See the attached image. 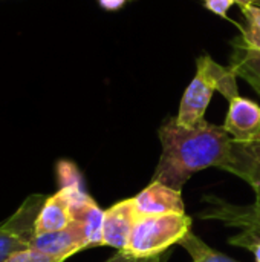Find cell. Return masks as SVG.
Here are the masks:
<instances>
[{
	"mask_svg": "<svg viewBox=\"0 0 260 262\" xmlns=\"http://www.w3.org/2000/svg\"><path fill=\"white\" fill-rule=\"evenodd\" d=\"M205 203L208 207L201 213V216L207 220H218L225 223L228 227L238 229V233L230 239V243L253 252L260 243V209H257V206H233L216 196H207Z\"/></svg>",
	"mask_w": 260,
	"mask_h": 262,
	"instance_id": "cell-4",
	"label": "cell"
},
{
	"mask_svg": "<svg viewBox=\"0 0 260 262\" xmlns=\"http://www.w3.org/2000/svg\"><path fill=\"white\" fill-rule=\"evenodd\" d=\"M242 14L247 20V28L242 29V45L260 51V6L250 5L242 8Z\"/></svg>",
	"mask_w": 260,
	"mask_h": 262,
	"instance_id": "cell-17",
	"label": "cell"
},
{
	"mask_svg": "<svg viewBox=\"0 0 260 262\" xmlns=\"http://www.w3.org/2000/svg\"><path fill=\"white\" fill-rule=\"evenodd\" d=\"M57 177H58L60 190L66 193L70 207L86 201L90 196L86 190L83 175L75 166V163L69 160H60L57 163Z\"/></svg>",
	"mask_w": 260,
	"mask_h": 262,
	"instance_id": "cell-14",
	"label": "cell"
},
{
	"mask_svg": "<svg viewBox=\"0 0 260 262\" xmlns=\"http://www.w3.org/2000/svg\"><path fill=\"white\" fill-rule=\"evenodd\" d=\"M127 2L130 0H98L100 6L106 11H120L127 5Z\"/></svg>",
	"mask_w": 260,
	"mask_h": 262,
	"instance_id": "cell-21",
	"label": "cell"
},
{
	"mask_svg": "<svg viewBox=\"0 0 260 262\" xmlns=\"http://www.w3.org/2000/svg\"><path fill=\"white\" fill-rule=\"evenodd\" d=\"M230 66L238 74V77L248 81L260 95V51L250 49L242 43H236Z\"/></svg>",
	"mask_w": 260,
	"mask_h": 262,
	"instance_id": "cell-15",
	"label": "cell"
},
{
	"mask_svg": "<svg viewBox=\"0 0 260 262\" xmlns=\"http://www.w3.org/2000/svg\"><path fill=\"white\" fill-rule=\"evenodd\" d=\"M48 200L43 193L29 195L21 206L0 224V262L31 249L38 213Z\"/></svg>",
	"mask_w": 260,
	"mask_h": 262,
	"instance_id": "cell-3",
	"label": "cell"
},
{
	"mask_svg": "<svg viewBox=\"0 0 260 262\" xmlns=\"http://www.w3.org/2000/svg\"><path fill=\"white\" fill-rule=\"evenodd\" d=\"M257 141H260V135H259V140H257Z\"/></svg>",
	"mask_w": 260,
	"mask_h": 262,
	"instance_id": "cell-24",
	"label": "cell"
},
{
	"mask_svg": "<svg viewBox=\"0 0 260 262\" xmlns=\"http://www.w3.org/2000/svg\"><path fill=\"white\" fill-rule=\"evenodd\" d=\"M159 141L162 150L153 180L178 190L199 170L224 169L233 147V140L224 126L202 121L195 127H185L176 117L159 127Z\"/></svg>",
	"mask_w": 260,
	"mask_h": 262,
	"instance_id": "cell-1",
	"label": "cell"
},
{
	"mask_svg": "<svg viewBox=\"0 0 260 262\" xmlns=\"http://www.w3.org/2000/svg\"><path fill=\"white\" fill-rule=\"evenodd\" d=\"M225 132L233 143H253L260 135V106L244 97H234L228 101V112L224 123Z\"/></svg>",
	"mask_w": 260,
	"mask_h": 262,
	"instance_id": "cell-7",
	"label": "cell"
},
{
	"mask_svg": "<svg viewBox=\"0 0 260 262\" xmlns=\"http://www.w3.org/2000/svg\"><path fill=\"white\" fill-rule=\"evenodd\" d=\"M104 262H162L159 259V256L155 258H147V259H141V258H135L132 255H129L127 252H116L112 258H109Z\"/></svg>",
	"mask_w": 260,
	"mask_h": 262,
	"instance_id": "cell-20",
	"label": "cell"
},
{
	"mask_svg": "<svg viewBox=\"0 0 260 262\" xmlns=\"http://www.w3.org/2000/svg\"><path fill=\"white\" fill-rule=\"evenodd\" d=\"M135 206L139 216L185 213L182 193L161 181H152L135 198Z\"/></svg>",
	"mask_w": 260,
	"mask_h": 262,
	"instance_id": "cell-9",
	"label": "cell"
},
{
	"mask_svg": "<svg viewBox=\"0 0 260 262\" xmlns=\"http://www.w3.org/2000/svg\"><path fill=\"white\" fill-rule=\"evenodd\" d=\"M204 2V6L211 11L213 14L222 17V18H227L228 17V11L230 8L236 3L234 0H202Z\"/></svg>",
	"mask_w": 260,
	"mask_h": 262,
	"instance_id": "cell-18",
	"label": "cell"
},
{
	"mask_svg": "<svg viewBox=\"0 0 260 262\" xmlns=\"http://www.w3.org/2000/svg\"><path fill=\"white\" fill-rule=\"evenodd\" d=\"M5 262H58L57 259H52L46 255L37 253L34 250H26L18 255H14L12 258L6 259Z\"/></svg>",
	"mask_w": 260,
	"mask_h": 262,
	"instance_id": "cell-19",
	"label": "cell"
},
{
	"mask_svg": "<svg viewBox=\"0 0 260 262\" xmlns=\"http://www.w3.org/2000/svg\"><path fill=\"white\" fill-rule=\"evenodd\" d=\"M188 233L192 218L185 213L139 216L126 252L141 259L155 258L179 244Z\"/></svg>",
	"mask_w": 260,
	"mask_h": 262,
	"instance_id": "cell-2",
	"label": "cell"
},
{
	"mask_svg": "<svg viewBox=\"0 0 260 262\" xmlns=\"http://www.w3.org/2000/svg\"><path fill=\"white\" fill-rule=\"evenodd\" d=\"M253 253H254V261L260 262V243L256 246V247H254Z\"/></svg>",
	"mask_w": 260,
	"mask_h": 262,
	"instance_id": "cell-23",
	"label": "cell"
},
{
	"mask_svg": "<svg viewBox=\"0 0 260 262\" xmlns=\"http://www.w3.org/2000/svg\"><path fill=\"white\" fill-rule=\"evenodd\" d=\"M86 249H87V244H86L83 229L78 223L72 221L70 226H67L63 230L35 235L31 243L29 250L46 255L52 259H57L58 262H64L72 255Z\"/></svg>",
	"mask_w": 260,
	"mask_h": 262,
	"instance_id": "cell-8",
	"label": "cell"
},
{
	"mask_svg": "<svg viewBox=\"0 0 260 262\" xmlns=\"http://www.w3.org/2000/svg\"><path fill=\"white\" fill-rule=\"evenodd\" d=\"M215 92L216 86L208 74L201 66H196V74L181 98L176 121L185 127H195L205 121L204 115Z\"/></svg>",
	"mask_w": 260,
	"mask_h": 262,
	"instance_id": "cell-5",
	"label": "cell"
},
{
	"mask_svg": "<svg viewBox=\"0 0 260 262\" xmlns=\"http://www.w3.org/2000/svg\"><path fill=\"white\" fill-rule=\"evenodd\" d=\"M72 220L78 223L83 229L87 249L103 246V223H104V210L95 203L90 196L81 204L70 209Z\"/></svg>",
	"mask_w": 260,
	"mask_h": 262,
	"instance_id": "cell-12",
	"label": "cell"
},
{
	"mask_svg": "<svg viewBox=\"0 0 260 262\" xmlns=\"http://www.w3.org/2000/svg\"><path fill=\"white\" fill-rule=\"evenodd\" d=\"M138 220L139 213L133 198L123 200L104 210L103 246L113 247L118 252H126Z\"/></svg>",
	"mask_w": 260,
	"mask_h": 262,
	"instance_id": "cell-6",
	"label": "cell"
},
{
	"mask_svg": "<svg viewBox=\"0 0 260 262\" xmlns=\"http://www.w3.org/2000/svg\"><path fill=\"white\" fill-rule=\"evenodd\" d=\"M179 244L187 250L192 262H238L208 247L201 238H198L193 233H188Z\"/></svg>",
	"mask_w": 260,
	"mask_h": 262,
	"instance_id": "cell-16",
	"label": "cell"
},
{
	"mask_svg": "<svg viewBox=\"0 0 260 262\" xmlns=\"http://www.w3.org/2000/svg\"><path fill=\"white\" fill-rule=\"evenodd\" d=\"M196 66H201L208 74V77L216 86V91L221 92L228 101L234 97H239L238 74L233 71L231 66H222L216 63L210 55H201L196 60Z\"/></svg>",
	"mask_w": 260,
	"mask_h": 262,
	"instance_id": "cell-13",
	"label": "cell"
},
{
	"mask_svg": "<svg viewBox=\"0 0 260 262\" xmlns=\"http://www.w3.org/2000/svg\"><path fill=\"white\" fill-rule=\"evenodd\" d=\"M72 221L70 203L66 193L63 190H58L57 193L48 196V200L44 201L35 223V235L63 230L70 226Z\"/></svg>",
	"mask_w": 260,
	"mask_h": 262,
	"instance_id": "cell-11",
	"label": "cell"
},
{
	"mask_svg": "<svg viewBox=\"0 0 260 262\" xmlns=\"http://www.w3.org/2000/svg\"><path fill=\"white\" fill-rule=\"evenodd\" d=\"M239 6H241V9L242 8H247V6H250V5H254V2L256 0H234Z\"/></svg>",
	"mask_w": 260,
	"mask_h": 262,
	"instance_id": "cell-22",
	"label": "cell"
},
{
	"mask_svg": "<svg viewBox=\"0 0 260 262\" xmlns=\"http://www.w3.org/2000/svg\"><path fill=\"white\" fill-rule=\"evenodd\" d=\"M224 170L239 177L251 186L256 193V206L260 209V141L233 143L231 157Z\"/></svg>",
	"mask_w": 260,
	"mask_h": 262,
	"instance_id": "cell-10",
	"label": "cell"
}]
</instances>
